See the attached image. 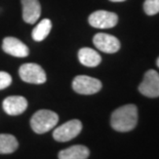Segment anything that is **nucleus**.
Here are the masks:
<instances>
[{
  "instance_id": "obj_1",
  "label": "nucleus",
  "mask_w": 159,
  "mask_h": 159,
  "mask_svg": "<svg viewBox=\"0 0 159 159\" xmlns=\"http://www.w3.org/2000/svg\"><path fill=\"white\" fill-rule=\"evenodd\" d=\"M138 123V108L129 104L119 107L112 113L111 126L120 133L133 130Z\"/></svg>"
},
{
  "instance_id": "obj_2",
  "label": "nucleus",
  "mask_w": 159,
  "mask_h": 159,
  "mask_svg": "<svg viewBox=\"0 0 159 159\" xmlns=\"http://www.w3.org/2000/svg\"><path fill=\"white\" fill-rule=\"evenodd\" d=\"M59 116L53 111L50 110H39L33 115L30 121L32 129L36 134H45L56 126Z\"/></svg>"
},
{
  "instance_id": "obj_3",
  "label": "nucleus",
  "mask_w": 159,
  "mask_h": 159,
  "mask_svg": "<svg viewBox=\"0 0 159 159\" xmlns=\"http://www.w3.org/2000/svg\"><path fill=\"white\" fill-rule=\"evenodd\" d=\"M19 75L23 81L27 83L42 84L46 81L45 71L42 67L34 63L24 64L19 69Z\"/></svg>"
},
{
  "instance_id": "obj_4",
  "label": "nucleus",
  "mask_w": 159,
  "mask_h": 159,
  "mask_svg": "<svg viewBox=\"0 0 159 159\" xmlns=\"http://www.w3.org/2000/svg\"><path fill=\"white\" fill-rule=\"evenodd\" d=\"M82 130V123L78 119L70 120L60 125L52 133V137L57 142H68L76 138Z\"/></svg>"
},
{
  "instance_id": "obj_5",
  "label": "nucleus",
  "mask_w": 159,
  "mask_h": 159,
  "mask_svg": "<svg viewBox=\"0 0 159 159\" xmlns=\"http://www.w3.org/2000/svg\"><path fill=\"white\" fill-rule=\"evenodd\" d=\"M72 87L74 91L80 94H93L102 89V82L93 77L78 75L73 79Z\"/></svg>"
},
{
  "instance_id": "obj_6",
  "label": "nucleus",
  "mask_w": 159,
  "mask_h": 159,
  "mask_svg": "<svg viewBox=\"0 0 159 159\" xmlns=\"http://www.w3.org/2000/svg\"><path fill=\"white\" fill-rule=\"evenodd\" d=\"M139 91L147 98L159 97V74L155 70H148L139 86Z\"/></svg>"
},
{
  "instance_id": "obj_7",
  "label": "nucleus",
  "mask_w": 159,
  "mask_h": 159,
  "mask_svg": "<svg viewBox=\"0 0 159 159\" xmlns=\"http://www.w3.org/2000/svg\"><path fill=\"white\" fill-rule=\"evenodd\" d=\"M118 16L116 13L107 11H97L89 18V23L93 28L110 29L117 25Z\"/></svg>"
},
{
  "instance_id": "obj_8",
  "label": "nucleus",
  "mask_w": 159,
  "mask_h": 159,
  "mask_svg": "<svg viewBox=\"0 0 159 159\" xmlns=\"http://www.w3.org/2000/svg\"><path fill=\"white\" fill-rule=\"evenodd\" d=\"M93 44L98 49L106 53H115L120 49V42L116 37L106 33H98L94 35Z\"/></svg>"
},
{
  "instance_id": "obj_9",
  "label": "nucleus",
  "mask_w": 159,
  "mask_h": 159,
  "mask_svg": "<svg viewBox=\"0 0 159 159\" xmlns=\"http://www.w3.org/2000/svg\"><path fill=\"white\" fill-rule=\"evenodd\" d=\"M2 49L16 57H26L29 55L28 46L15 37H5L2 41Z\"/></svg>"
},
{
  "instance_id": "obj_10",
  "label": "nucleus",
  "mask_w": 159,
  "mask_h": 159,
  "mask_svg": "<svg viewBox=\"0 0 159 159\" xmlns=\"http://www.w3.org/2000/svg\"><path fill=\"white\" fill-rule=\"evenodd\" d=\"M28 107V102L24 97L21 96H11L3 101L2 108L6 114L11 116H16L24 113Z\"/></svg>"
},
{
  "instance_id": "obj_11",
  "label": "nucleus",
  "mask_w": 159,
  "mask_h": 159,
  "mask_svg": "<svg viewBox=\"0 0 159 159\" xmlns=\"http://www.w3.org/2000/svg\"><path fill=\"white\" fill-rule=\"evenodd\" d=\"M23 8V20L27 24H35L41 15L39 0H21Z\"/></svg>"
},
{
  "instance_id": "obj_12",
  "label": "nucleus",
  "mask_w": 159,
  "mask_h": 159,
  "mask_svg": "<svg viewBox=\"0 0 159 159\" xmlns=\"http://www.w3.org/2000/svg\"><path fill=\"white\" fill-rule=\"evenodd\" d=\"M78 60L83 66L97 67L102 62L100 53L89 47H82L78 52Z\"/></svg>"
},
{
  "instance_id": "obj_13",
  "label": "nucleus",
  "mask_w": 159,
  "mask_h": 159,
  "mask_svg": "<svg viewBox=\"0 0 159 159\" xmlns=\"http://www.w3.org/2000/svg\"><path fill=\"white\" fill-rule=\"evenodd\" d=\"M89 156V148L82 145H74L59 153V159H87Z\"/></svg>"
},
{
  "instance_id": "obj_14",
  "label": "nucleus",
  "mask_w": 159,
  "mask_h": 159,
  "mask_svg": "<svg viewBox=\"0 0 159 159\" xmlns=\"http://www.w3.org/2000/svg\"><path fill=\"white\" fill-rule=\"evenodd\" d=\"M19 147L16 137L8 134H0V154H11Z\"/></svg>"
},
{
  "instance_id": "obj_15",
  "label": "nucleus",
  "mask_w": 159,
  "mask_h": 159,
  "mask_svg": "<svg viewBox=\"0 0 159 159\" xmlns=\"http://www.w3.org/2000/svg\"><path fill=\"white\" fill-rule=\"evenodd\" d=\"M52 30V21L48 19H43L36 25L32 31V38L35 41H42L48 36Z\"/></svg>"
},
{
  "instance_id": "obj_16",
  "label": "nucleus",
  "mask_w": 159,
  "mask_h": 159,
  "mask_svg": "<svg viewBox=\"0 0 159 159\" xmlns=\"http://www.w3.org/2000/svg\"><path fill=\"white\" fill-rule=\"evenodd\" d=\"M144 11L148 16H154L159 12V0H145Z\"/></svg>"
},
{
  "instance_id": "obj_17",
  "label": "nucleus",
  "mask_w": 159,
  "mask_h": 159,
  "mask_svg": "<svg viewBox=\"0 0 159 159\" xmlns=\"http://www.w3.org/2000/svg\"><path fill=\"white\" fill-rule=\"evenodd\" d=\"M11 76L7 72L0 71V90L8 87L11 84Z\"/></svg>"
},
{
  "instance_id": "obj_18",
  "label": "nucleus",
  "mask_w": 159,
  "mask_h": 159,
  "mask_svg": "<svg viewBox=\"0 0 159 159\" xmlns=\"http://www.w3.org/2000/svg\"><path fill=\"white\" fill-rule=\"evenodd\" d=\"M110 1H112V2H122V1H125V0H110Z\"/></svg>"
},
{
  "instance_id": "obj_19",
  "label": "nucleus",
  "mask_w": 159,
  "mask_h": 159,
  "mask_svg": "<svg viewBox=\"0 0 159 159\" xmlns=\"http://www.w3.org/2000/svg\"><path fill=\"white\" fill-rule=\"evenodd\" d=\"M157 66L159 67V57H158V59H157Z\"/></svg>"
}]
</instances>
